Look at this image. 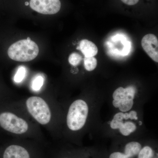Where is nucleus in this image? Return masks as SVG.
<instances>
[{"label":"nucleus","mask_w":158,"mask_h":158,"mask_svg":"<svg viewBox=\"0 0 158 158\" xmlns=\"http://www.w3.org/2000/svg\"><path fill=\"white\" fill-rule=\"evenodd\" d=\"M109 158H130L125 153L120 152H115L110 155Z\"/></svg>","instance_id":"21"},{"label":"nucleus","mask_w":158,"mask_h":158,"mask_svg":"<svg viewBox=\"0 0 158 158\" xmlns=\"http://www.w3.org/2000/svg\"><path fill=\"white\" fill-rule=\"evenodd\" d=\"M134 101L132 99L124 98L119 100L118 109L122 112H127L132 108Z\"/></svg>","instance_id":"12"},{"label":"nucleus","mask_w":158,"mask_h":158,"mask_svg":"<svg viewBox=\"0 0 158 158\" xmlns=\"http://www.w3.org/2000/svg\"><path fill=\"white\" fill-rule=\"evenodd\" d=\"M82 60V57L80 54L73 52L71 54L69 57V62L71 65L73 66H77L80 64Z\"/></svg>","instance_id":"16"},{"label":"nucleus","mask_w":158,"mask_h":158,"mask_svg":"<svg viewBox=\"0 0 158 158\" xmlns=\"http://www.w3.org/2000/svg\"><path fill=\"white\" fill-rule=\"evenodd\" d=\"M0 126L9 132L18 135L27 132L29 128L25 120L9 112L0 114Z\"/></svg>","instance_id":"4"},{"label":"nucleus","mask_w":158,"mask_h":158,"mask_svg":"<svg viewBox=\"0 0 158 158\" xmlns=\"http://www.w3.org/2000/svg\"><path fill=\"white\" fill-rule=\"evenodd\" d=\"M128 114L129 118H131V119H136V120L138 119V118L137 116V112H135V111H131Z\"/></svg>","instance_id":"23"},{"label":"nucleus","mask_w":158,"mask_h":158,"mask_svg":"<svg viewBox=\"0 0 158 158\" xmlns=\"http://www.w3.org/2000/svg\"><path fill=\"white\" fill-rule=\"evenodd\" d=\"M127 38L121 34H116L110 39L109 46L113 53H115L120 56H127L131 51V46L121 45L122 44L128 41Z\"/></svg>","instance_id":"7"},{"label":"nucleus","mask_w":158,"mask_h":158,"mask_svg":"<svg viewBox=\"0 0 158 158\" xmlns=\"http://www.w3.org/2000/svg\"><path fill=\"white\" fill-rule=\"evenodd\" d=\"M113 98L114 100H121L127 98L125 88L119 87L116 89L113 94Z\"/></svg>","instance_id":"18"},{"label":"nucleus","mask_w":158,"mask_h":158,"mask_svg":"<svg viewBox=\"0 0 158 158\" xmlns=\"http://www.w3.org/2000/svg\"><path fill=\"white\" fill-rule=\"evenodd\" d=\"M3 158H30L27 151L18 145H11L5 150Z\"/></svg>","instance_id":"8"},{"label":"nucleus","mask_w":158,"mask_h":158,"mask_svg":"<svg viewBox=\"0 0 158 158\" xmlns=\"http://www.w3.org/2000/svg\"><path fill=\"white\" fill-rule=\"evenodd\" d=\"M120 133L124 136L129 135L131 133L136 129L135 125L131 122H127L123 123L122 126L119 129Z\"/></svg>","instance_id":"11"},{"label":"nucleus","mask_w":158,"mask_h":158,"mask_svg":"<svg viewBox=\"0 0 158 158\" xmlns=\"http://www.w3.org/2000/svg\"><path fill=\"white\" fill-rule=\"evenodd\" d=\"M28 111L33 118L39 123L46 125L50 121L52 114L46 102L37 96L29 98L26 101Z\"/></svg>","instance_id":"3"},{"label":"nucleus","mask_w":158,"mask_h":158,"mask_svg":"<svg viewBox=\"0 0 158 158\" xmlns=\"http://www.w3.org/2000/svg\"><path fill=\"white\" fill-rule=\"evenodd\" d=\"M140 0H121L123 3L128 6H134L137 5Z\"/></svg>","instance_id":"22"},{"label":"nucleus","mask_w":158,"mask_h":158,"mask_svg":"<svg viewBox=\"0 0 158 158\" xmlns=\"http://www.w3.org/2000/svg\"><path fill=\"white\" fill-rule=\"evenodd\" d=\"M38 46L30 37L11 44L8 51L10 59L18 62H29L37 57L39 53Z\"/></svg>","instance_id":"1"},{"label":"nucleus","mask_w":158,"mask_h":158,"mask_svg":"<svg viewBox=\"0 0 158 158\" xmlns=\"http://www.w3.org/2000/svg\"><path fill=\"white\" fill-rule=\"evenodd\" d=\"M141 46L145 52L155 62H158V40L155 35L148 34L141 40Z\"/></svg>","instance_id":"6"},{"label":"nucleus","mask_w":158,"mask_h":158,"mask_svg":"<svg viewBox=\"0 0 158 158\" xmlns=\"http://www.w3.org/2000/svg\"><path fill=\"white\" fill-rule=\"evenodd\" d=\"M123 124V122L122 120L113 118L110 123V127L113 129H116L120 128Z\"/></svg>","instance_id":"20"},{"label":"nucleus","mask_w":158,"mask_h":158,"mask_svg":"<svg viewBox=\"0 0 158 158\" xmlns=\"http://www.w3.org/2000/svg\"><path fill=\"white\" fill-rule=\"evenodd\" d=\"M128 118H129V114L127 113H125L124 114V119H128Z\"/></svg>","instance_id":"24"},{"label":"nucleus","mask_w":158,"mask_h":158,"mask_svg":"<svg viewBox=\"0 0 158 158\" xmlns=\"http://www.w3.org/2000/svg\"><path fill=\"white\" fill-rule=\"evenodd\" d=\"M139 125H141L142 124V122L139 121Z\"/></svg>","instance_id":"25"},{"label":"nucleus","mask_w":158,"mask_h":158,"mask_svg":"<svg viewBox=\"0 0 158 158\" xmlns=\"http://www.w3.org/2000/svg\"><path fill=\"white\" fill-rule=\"evenodd\" d=\"M141 148V144L139 142L132 141L125 145L124 152L129 157L132 158L138 154Z\"/></svg>","instance_id":"10"},{"label":"nucleus","mask_w":158,"mask_h":158,"mask_svg":"<svg viewBox=\"0 0 158 158\" xmlns=\"http://www.w3.org/2000/svg\"><path fill=\"white\" fill-rule=\"evenodd\" d=\"M44 79L41 76L36 77L33 80L32 83V88L35 91H38L41 89L43 85Z\"/></svg>","instance_id":"15"},{"label":"nucleus","mask_w":158,"mask_h":158,"mask_svg":"<svg viewBox=\"0 0 158 158\" xmlns=\"http://www.w3.org/2000/svg\"><path fill=\"white\" fill-rule=\"evenodd\" d=\"M29 4L33 10L44 15L56 14L61 7L60 0H31Z\"/></svg>","instance_id":"5"},{"label":"nucleus","mask_w":158,"mask_h":158,"mask_svg":"<svg viewBox=\"0 0 158 158\" xmlns=\"http://www.w3.org/2000/svg\"><path fill=\"white\" fill-rule=\"evenodd\" d=\"M84 65L86 70L88 71H92L96 68L97 60L94 57H85L84 58Z\"/></svg>","instance_id":"13"},{"label":"nucleus","mask_w":158,"mask_h":158,"mask_svg":"<svg viewBox=\"0 0 158 158\" xmlns=\"http://www.w3.org/2000/svg\"><path fill=\"white\" fill-rule=\"evenodd\" d=\"M25 4L26 5H27V6H28V5H29V3L28 2H27L25 3Z\"/></svg>","instance_id":"26"},{"label":"nucleus","mask_w":158,"mask_h":158,"mask_svg":"<svg viewBox=\"0 0 158 158\" xmlns=\"http://www.w3.org/2000/svg\"><path fill=\"white\" fill-rule=\"evenodd\" d=\"M125 90L127 98L134 99L136 93L135 88L132 86H131L125 88Z\"/></svg>","instance_id":"19"},{"label":"nucleus","mask_w":158,"mask_h":158,"mask_svg":"<svg viewBox=\"0 0 158 158\" xmlns=\"http://www.w3.org/2000/svg\"><path fill=\"white\" fill-rule=\"evenodd\" d=\"M77 49L80 50L85 57H94L98 52V49L94 43L87 39L80 41Z\"/></svg>","instance_id":"9"},{"label":"nucleus","mask_w":158,"mask_h":158,"mask_svg":"<svg viewBox=\"0 0 158 158\" xmlns=\"http://www.w3.org/2000/svg\"><path fill=\"white\" fill-rule=\"evenodd\" d=\"M138 158H152L154 156V151L152 148L149 146H144L141 148L138 153Z\"/></svg>","instance_id":"14"},{"label":"nucleus","mask_w":158,"mask_h":158,"mask_svg":"<svg viewBox=\"0 0 158 158\" xmlns=\"http://www.w3.org/2000/svg\"><path fill=\"white\" fill-rule=\"evenodd\" d=\"M26 69L23 66H21L18 69L17 72L14 77L15 81L16 83H20L22 81L25 77Z\"/></svg>","instance_id":"17"},{"label":"nucleus","mask_w":158,"mask_h":158,"mask_svg":"<svg viewBox=\"0 0 158 158\" xmlns=\"http://www.w3.org/2000/svg\"><path fill=\"white\" fill-rule=\"evenodd\" d=\"M88 107L84 100L73 102L69 108L67 116V124L69 129L78 131L85 125L88 113Z\"/></svg>","instance_id":"2"}]
</instances>
